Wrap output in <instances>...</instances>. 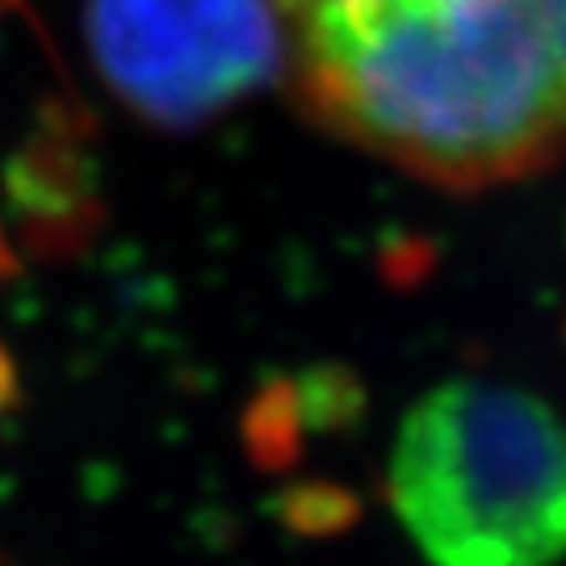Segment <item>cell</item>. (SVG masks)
<instances>
[{"label":"cell","instance_id":"cell-2","mask_svg":"<svg viewBox=\"0 0 566 566\" xmlns=\"http://www.w3.org/2000/svg\"><path fill=\"white\" fill-rule=\"evenodd\" d=\"M386 491L432 566H558L566 420L521 386L449 378L403 416Z\"/></svg>","mask_w":566,"mask_h":566},{"label":"cell","instance_id":"cell-1","mask_svg":"<svg viewBox=\"0 0 566 566\" xmlns=\"http://www.w3.org/2000/svg\"><path fill=\"white\" fill-rule=\"evenodd\" d=\"M285 34L306 114L420 181L486 189L566 151V0H340Z\"/></svg>","mask_w":566,"mask_h":566},{"label":"cell","instance_id":"cell-4","mask_svg":"<svg viewBox=\"0 0 566 566\" xmlns=\"http://www.w3.org/2000/svg\"><path fill=\"white\" fill-rule=\"evenodd\" d=\"M324 4H340V0H277L282 18H298V13H311V9H324Z\"/></svg>","mask_w":566,"mask_h":566},{"label":"cell","instance_id":"cell-3","mask_svg":"<svg viewBox=\"0 0 566 566\" xmlns=\"http://www.w3.org/2000/svg\"><path fill=\"white\" fill-rule=\"evenodd\" d=\"M84 34L105 88L168 130L227 114L285 63L277 0H84Z\"/></svg>","mask_w":566,"mask_h":566}]
</instances>
